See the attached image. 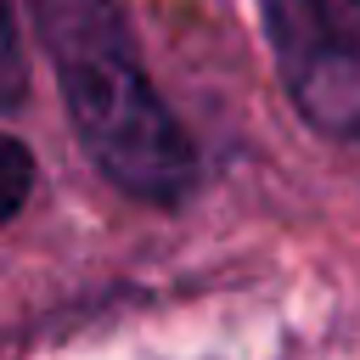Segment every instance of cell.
Returning a JSON list of instances; mask_svg holds the SVG:
<instances>
[{"label": "cell", "instance_id": "1", "mask_svg": "<svg viewBox=\"0 0 360 360\" xmlns=\"http://www.w3.org/2000/svg\"><path fill=\"white\" fill-rule=\"evenodd\" d=\"M34 11L62 101L101 174L135 197L180 202L197 174L191 141L146 84L112 0H34Z\"/></svg>", "mask_w": 360, "mask_h": 360}, {"label": "cell", "instance_id": "2", "mask_svg": "<svg viewBox=\"0 0 360 360\" xmlns=\"http://www.w3.org/2000/svg\"><path fill=\"white\" fill-rule=\"evenodd\" d=\"M264 28L298 112L360 141V0H264Z\"/></svg>", "mask_w": 360, "mask_h": 360}, {"label": "cell", "instance_id": "3", "mask_svg": "<svg viewBox=\"0 0 360 360\" xmlns=\"http://www.w3.org/2000/svg\"><path fill=\"white\" fill-rule=\"evenodd\" d=\"M28 180H34L28 146H22V141H6V191H0V208H6V219L22 208V197H28Z\"/></svg>", "mask_w": 360, "mask_h": 360}]
</instances>
